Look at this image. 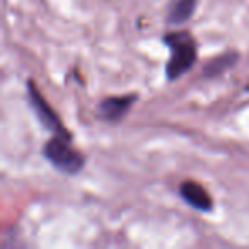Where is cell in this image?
<instances>
[{"mask_svg":"<svg viewBox=\"0 0 249 249\" xmlns=\"http://www.w3.org/2000/svg\"><path fill=\"white\" fill-rule=\"evenodd\" d=\"M139 99L137 94H126V96H113L106 97L99 104V116L106 121H120L121 118L126 116L130 107Z\"/></svg>","mask_w":249,"mask_h":249,"instance_id":"277c9868","label":"cell"},{"mask_svg":"<svg viewBox=\"0 0 249 249\" xmlns=\"http://www.w3.org/2000/svg\"><path fill=\"white\" fill-rule=\"evenodd\" d=\"M198 0H171L167 7V24L179 26L188 22L196 12Z\"/></svg>","mask_w":249,"mask_h":249,"instance_id":"8992f818","label":"cell"},{"mask_svg":"<svg viewBox=\"0 0 249 249\" xmlns=\"http://www.w3.org/2000/svg\"><path fill=\"white\" fill-rule=\"evenodd\" d=\"M28 87V99H29V104H31L33 111H35L36 118L39 120L41 126H45L48 132H52L53 135L56 137H62L65 140H70L72 142V133L63 126L62 120L58 118V114L53 111V107L46 103L45 96L36 89V84L33 80H28L26 84Z\"/></svg>","mask_w":249,"mask_h":249,"instance_id":"3957f363","label":"cell"},{"mask_svg":"<svg viewBox=\"0 0 249 249\" xmlns=\"http://www.w3.org/2000/svg\"><path fill=\"white\" fill-rule=\"evenodd\" d=\"M162 41L171 50V58L166 63V77L167 80H176L184 75L196 62V41L186 31L167 33Z\"/></svg>","mask_w":249,"mask_h":249,"instance_id":"6da1fadb","label":"cell"},{"mask_svg":"<svg viewBox=\"0 0 249 249\" xmlns=\"http://www.w3.org/2000/svg\"><path fill=\"white\" fill-rule=\"evenodd\" d=\"M239 55L235 52H227V53H222L218 56H213L210 62H207V65L203 67V75L207 79H213V77H218L229 70L232 65H235L237 62Z\"/></svg>","mask_w":249,"mask_h":249,"instance_id":"52a82bcc","label":"cell"},{"mask_svg":"<svg viewBox=\"0 0 249 249\" xmlns=\"http://www.w3.org/2000/svg\"><path fill=\"white\" fill-rule=\"evenodd\" d=\"M43 156L55 169L65 174H77L86 166V157L79 150L73 149L70 140L56 135H53V139L45 143Z\"/></svg>","mask_w":249,"mask_h":249,"instance_id":"7a4b0ae2","label":"cell"},{"mask_svg":"<svg viewBox=\"0 0 249 249\" xmlns=\"http://www.w3.org/2000/svg\"><path fill=\"white\" fill-rule=\"evenodd\" d=\"M179 195L188 205H191V207L200 212H212V208H213V200L210 198L208 191L198 183H195V181L181 183Z\"/></svg>","mask_w":249,"mask_h":249,"instance_id":"5b68a950","label":"cell"}]
</instances>
